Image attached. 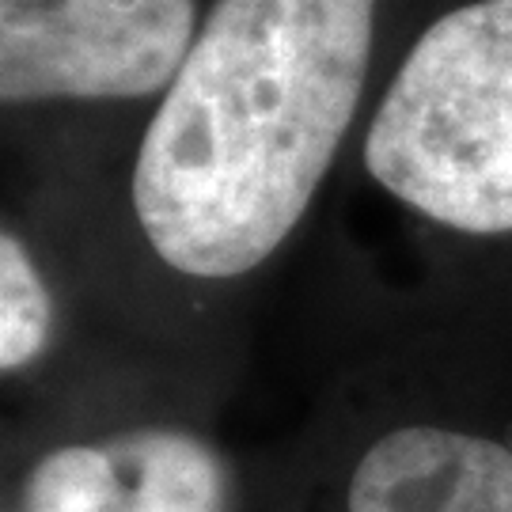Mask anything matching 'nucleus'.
Returning a JSON list of instances; mask_svg holds the SVG:
<instances>
[{
  "mask_svg": "<svg viewBox=\"0 0 512 512\" xmlns=\"http://www.w3.org/2000/svg\"><path fill=\"white\" fill-rule=\"evenodd\" d=\"M376 0H217L133 167L152 251L190 277L274 255L361 99Z\"/></svg>",
  "mask_w": 512,
  "mask_h": 512,
  "instance_id": "f257e3e1",
  "label": "nucleus"
},
{
  "mask_svg": "<svg viewBox=\"0 0 512 512\" xmlns=\"http://www.w3.org/2000/svg\"><path fill=\"white\" fill-rule=\"evenodd\" d=\"M372 179L444 228L512 232V0L440 16L365 141Z\"/></svg>",
  "mask_w": 512,
  "mask_h": 512,
  "instance_id": "f03ea898",
  "label": "nucleus"
},
{
  "mask_svg": "<svg viewBox=\"0 0 512 512\" xmlns=\"http://www.w3.org/2000/svg\"><path fill=\"white\" fill-rule=\"evenodd\" d=\"M194 38V0H0V99H141Z\"/></svg>",
  "mask_w": 512,
  "mask_h": 512,
  "instance_id": "7ed1b4c3",
  "label": "nucleus"
},
{
  "mask_svg": "<svg viewBox=\"0 0 512 512\" xmlns=\"http://www.w3.org/2000/svg\"><path fill=\"white\" fill-rule=\"evenodd\" d=\"M224 467L202 440L167 429L69 444L38 463L27 512H220Z\"/></svg>",
  "mask_w": 512,
  "mask_h": 512,
  "instance_id": "20e7f679",
  "label": "nucleus"
},
{
  "mask_svg": "<svg viewBox=\"0 0 512 512\" xmlns=\"http://www.w3.org/2000/svg\"><path fill=\"white\" fill-rule=\"evenodd\" d=\"M349 512H512V452L456 429H395L357 463Z\"/></svg>",
  "mask_w": 512,
  "mask_h": 512,
  "instance_id": "39448f33",
  "label": "nucleus"
},
{
  "mask_svg": "<svg viewBox=\"0 0 512 512\" xmlns=\"http://www.w3.org/2000/svg\"><path fill=\"white\" fill-rule=\"evenodd\" d=\"M50 334V293L12 232L0 236V368L35 361Z\"/></svg>",
  "mask_w": 512,
  "mask_h": 512,
  "instance_id": "423d86ee",
  "label": "nucleus"
}]
</instances>
